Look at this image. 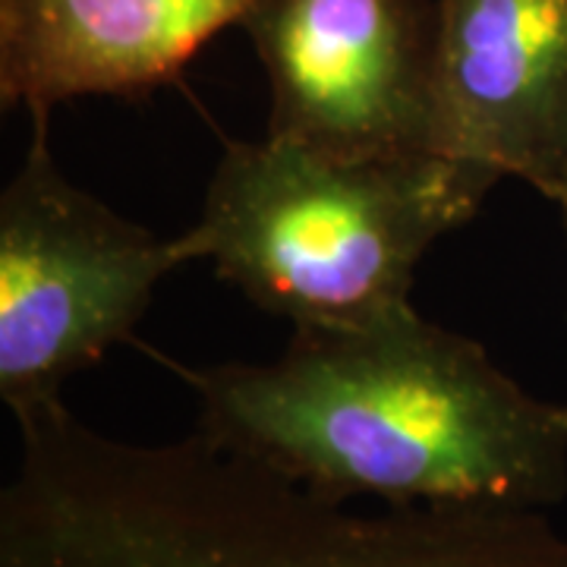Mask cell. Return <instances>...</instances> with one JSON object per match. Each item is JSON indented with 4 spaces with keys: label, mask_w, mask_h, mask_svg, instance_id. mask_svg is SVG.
Wrapping results in <instances>:
<instances>
[{
    "label": "cell",
    "mask_w": 567,
    "mask_h": 567,
    "mask_svg": "<svg viewBox=\"0 0 567 567\" xmlns=\"http://www.w3.org/2000/svg\"><path fill=\"white\" fill-rule=\"evenodd\" d=\"M259 0H0V99L48 114L82 95L136 99L174 80Z\"/></svg>",
    "instance_id": "obj_7"
},
{
    "label": "cell",
    "mask_w": 567,
    "mask_h": 567,
    "mask_svg": "<svg viewBox=\"0 0 567 567\" xmlns=\"http://www.w3.org/2000/svg\"><path fill=\"white\" fill-rule=\"evenodd\" d=\"M17 425L0 567H567V539L543 511L363 514L199 429L136 445L63 404Z\"/></svg>",
    "instance_id": "obj_2"
},
{
    "label": "cell",
    "mask_w": 567,
    "mask_h": 567,
    "mask_svg": "<svg viewBox=\"0 0 567 567\" xmlns=\"http://www.w3.org/2000/svg\"><path fill=\"white\" fill-rule=\"evenodd\" d=\"M495 183L447 155L353 162L275 136L230 142L181 249L293 328L375 322L413 306L425 249Z\"/></svg>",
    "instance_id": "obj_3"
},
{
    "label": "cell",
    "mask_w": 567,
    "mask_h": 567,
    "mask_svg": "<svg viewBox=\"0 0 567 567\" xmlns=\"http://www.w3.org/2000/svg\"><path fill=\"white\" fill-rule=\"evenodd\" d=\"M199 432L334 502L546 511L567 495V406L406 306L293 328L281 360L183 369Z\"/></svg>",
    "instance_id": "obj_1"
},
{
    "label": "cell",
    "mask_w": 567,
    "mask_h": 567,
    "mask_svg": "<svg viewBox=\"0 0 567 567\" xmlns=\"http://www.w3.org/2000/svg\"><path fill=\"white\" fill-rule=\"evenodd\" d=\"M0 196V398L13 420L63 404L70 375L130 338L155 284L186 262L164 240L76 189L48 148V114Z\"/></svg>",
    "instance_id": "obj_4"
},
{
    "label": "cell",
    "mask_w": 567,
    "mask_h": 567,
    "mask_svg": "<svg viewBox=\"0 0 567 567\" xmlns=\"http://www.w3.org/2000/svg\"><path fill=\"white\" fill-rule=\"evenodd\" d=\"M551 203L561 208V218H565V230H567V177H565V183H561V189H558V196H555Z\"/></svg>",
    "instance_id": "obj_8"
},
{
    "label": "cell",
    "mask_w": 567,
    "mask_h": 567,
    "mask_svg": "<svg viewBox=\"0 0 567 567\" xmlns=\"http://www.w3.org/2000/svg\"><path fill=\"white\" fill-rule=\"evenodd\" d=\"M240 25L271 85L265 136L353 162L439 155V0H259Z\"/></svg>",
    "instance_id": "obj_5"
},
{
    "label": "cell",
    "mask_w": 567,
    "mask_h": 567,
    "mask_svg": "<svg viewBox=\"0 0 567 567\" xmlns=\"http://www.w3.org/2000/svg\"><path fill=\"white\" fill-rule=\"evenodd\" d=\"M435 148L558 196L567 177V0H439Z\"/></svg>",
    "instance_id": "obj_6"
}]
</instances>
